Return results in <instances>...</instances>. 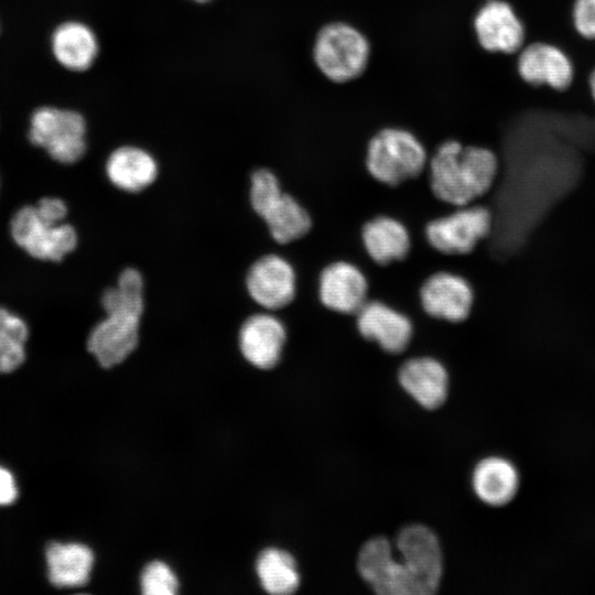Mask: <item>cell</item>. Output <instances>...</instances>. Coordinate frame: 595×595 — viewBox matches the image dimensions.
<instances>
[{
  "label": "cell",
  "instance_id": "obj_1",
  "mask_svg": "<svg viewBox=\"0 0 595 595\" xmlns=\"http://www.w3.org/2000/svg\"><path fill=\"white\" fill-rule=\"evenodd\" d=\"M498 167V158L489 148L447 140L429 160L430 190L445 204L466 206L489 192Z\"/></svg>",
  "mask_w": 595,
  "mask_h": 595
},
{
  "label": "cell",
  "instance_id": "obj_2",
  "mask_svg": "<svg viewBox=\"0 0 595 595\" xmlns=\"http://www.w3.org/2000/svg\"><path fill=\"white\" fill-rule=\"evenodd\" d=\"M249 199L253 212L266 223L272 239L286 245L306 236L313 226L307 209L282 191L278 176L269 169L251 173Z\"/></svg>",
  "mask_w": 595,
  "mask_h": 595
},
{
  "label": "cell",
  "instance_id": "obj_3",
  "mask_svg": "<svg viewBox=\"0 0 595 595\" xmlns=\"http://www.w3.org/2000/svg\"><path fill=\"white\" fill-rule=\"evenodd\" d=\"M428 160L424 145L412 132L388 127L368 141L365 164L375 181L396 187L420 176Z\"/></svg>",
  "mask_w": 595,
  "mask_h": 595
},
{
  "label": "cell",
  "instance_id": "obj_4",
  "mask_svg": "<svg viewBox=\"0 0 595 595\" xmlns=\"http://www.w3.org/2000/svg\"><path fill=\"white\" fill-rule=\"evenodd\" d=\"M400 558L394 561L402 595L434 594L442 578V550L435 533L425 526L404 527L396 540Z\"/></svg>",
  "mask_w": 595,
  "mask_h": 595
},
{
  "label": "cell",
  "instance_id": "obj_5",
  "mask_svg": "<svg viewBox=\"0 0 595 595\" xmlns=\"http://www.w3.org/2000/svg\"><path fill=\"white\" fill-rule=\"evenodd\" d=\"M369 56L367 37L348 23H327L315 36L314 63L334 83L343 84L359 77L367 68Z\"/></svg>",
  "mask_w": 595,
  "mask_h": 595
},
{
  "label": "cell",
  "instance_id": "obj_6",
  "mask_svg": "<svg viewBox=\"0 0 595 595\" xmlns=\"http://www.w3.org/2000/svg\"><path fill=\"white\" fill-rule=\"evenodd\" d=\"M29 139L53 160L63 164L76 163L87 148L85 118L71 109L39 107L30 118Z\"/></svg>",
  "mask_w": 595,
  "mask_h": 595
},
{
  "label": "cell",
  "instance_id": "obj_7",
  "mask_svg": "<svg viewBox=\"0 0 595 595\" xmlns=\"http://www.w3.org/2000/svg\"><path fill=\"white\" fill-rule=\"evenodd\" d=\"M491 226L490 210L485 206L469 204L428 221L424 235L429 245L437 252L465 256L489 235Z\"/></svg>",
  "mask_w": 595,
  "mask_h": 595
},
{
  "label": "cell",
  "instance_id": "obj_8",
  "mask_svg": "<svg viewBox=\"0 0 595 595\" xmlns=\"http://www.w3.org/2000/svg\"><path fill=\"white\" fill-rule=\"evenodd\" d=\"M11 235L17 245L40 260L61 261L77 245V234L72 225L43 220L35 206H25L15 213Z\"/></svg>",
  "mask_w": 595,
  "mask_h": 595
},
{
  "label": "cell",
  "instance_id": "obj_9",
  "mask_svg": "<svg viewBox=\"0 0 595 595\" xmlns=\"http://www.w3.org/2000/svg\"><path fill=\"white\" fill-rule=\"evenodd\" d=\"M87 338V349L104 368L121 364L136 349L142 314L123 309L105 312Z\"/></svg>",
  "mask_w": 595,
  "mask_h": 595
},
{
  "label": "cell",
  "instance_id": "obj_10",
  "mask_svg": "<svg viewBox=\"0 0 595 595\" xmlns=\"http://www.w3.org/2000/svg\"><path fill=\"white\" fill-rule=\"evenodd\" d=\"M246 289L253 302L264 310H282L295 299V270L285 258L274 253L264 255L248 269Z\"/></svg>",
  "mask_w": 595,
  "mask_h": 595
},
{
  "label": "cell",
  "instance_id": "obj_11",
  "mask_svg": "<svg viewBox=\"0 0 595 595\" xmlns=\"http://www.w3.org/2000/svg\"><path fill=\"white\" fill-rule=\"evenodd\" d=\"M419 298L425 314L453 324L466 321L474 305V292L469 282L447 271L430 274L420 286Z\"/></svg>",
  "mask_w": 595,
  "mask_h": 595
},
{
  "label": "cell",
  "instance_id": "obj_12",
  "mask_svg": "<svg viewBox=\"0 0 595 595\" xmlns=\"http://www.w3.org/2000/svg\"><path fill=\"white\" fill-rule=\"evenodd\" d=\"M368 281L364 272L354 263L336 260L320 272L317 296L328 311L355 315L368 301Z\"/></svg>",
  "mask_w": 595,
  "mask_h": 595
},
{
  "label": "cell",
  "instance_id": "obj_13",
  "mask_svg": "<svg viewBox=\"0 0 595 595\" xmlns=\"http://www.w3.org/2000/svg\"><path fill=\"white\" fill-rule=\"evenodd\" d=\"M473 25L479 45L487 52L513 54L523 47L524 25L505 0H487Z\"/></svg>",
  "mask_w": 595,
  "mask_h": 595
},
{
  "label": "cell",
  "instance_id": "obj_14",
  "mask_svg": "<svg viewBox=\"0 0 595 595\" xmlns=\"http://www.w3.org/2000/svg\"><path fill=\"white\" fill-rule=\"evenodd\" d=\"M355 316L356 328L364 339L376 342L388 354H400L408 348L413 324L402 312L385 302L370 300Z\"/></svg>",
  "mask_w": 595,
  "mask_h": 595
},
{
  "label": "cell",
  "instance_id": "obj_15",
  "mask_svg": "<svg viewBox=\"0 0 595 595\" xmlns=\"http://www.w3.org/2000/svg\"><path fill=\"white\" fill-rule=\"evenodd\" d=\"M520 78L531 86L547 85L562 91L574 79L570 57L558 46L547 42H532L520 50L517 60Z\"/></svg>",
  "mask_w": 595,
  "mask_h": 595
},
{
  "label": "cell",
  "instance_id": "obj_16",
  "mask_svg": "<svg viewBox=\"0 0 595 595\" xmlns=\"http://www.w3.org/2000/svg\"><path fill=\"white\" fill-rule=\"evenodd\" d=\"M286 336L284 324L275 315L257 313L241 324L238 343L248 363L267 370L280 361Z\"/></svg>",
  "mask_w": 595,
  "mask_h": 595
},
{
  "label": "cell",
  "instance_id": "obj_17",
  "mask_svg": "<svg viewBox=\"0 0 595 595\" xmlns=\"http://www.w3.org/2000/svg\"><path fill=\"white\" fill-rule=\"evenodd\" d=\"M398 380L402 389L425 409H436L446 400L448 374L433 357L408 359L399 369Z\"/></svg>",
  "mask_w": 595,
  "mask_h": 595
},
{
  "label": "cell",
  "instance_id": "obj_18",
  "mask_svg": "<svg viewBox=\"0 0 595 595\" xmlns=\"http://www.w3.org/2000/svg\"><path fill=\"white\" fill-rule=\"evenodd\" d=\"M360 238L369 258L381 267L404 260L411 250L408 228L388 215L367 220L361 227Z\"/></svg>",
  "mask_w": 595,
  "mask_h": 595
},
{
  "label": "cell",
  "instance_id": "obj_19",
  "mask_svg": "<svg viewBox=\"0 0 595 595\" xmlns=\"http://www.w3.org/2000/svg\"><path fill=\"white\" fill-rule=\"evenodd\" d=\"M109 182L128 193H139L158 177L159 166L151 153L134 145L115 149L105 165Z\"/></svg>",
  "mask_w": 595,
  "mask_h": 595
},
{
  "label": "cell",
  "instance_id": "obj_20",
  "mask_svg": "<svg viewBox=\"0 0 595 595\" xmlns=\"http://www.w3.org/2000/svg\"><path fill=\"white\" fill-rule=\"evenodd\" d=\"M94 31L83 22L65 21L51 35V51L56 62L71 72L90 68L98 55Z\"/></svg>",
  "mask_w": 595,
  "mask_h": 595
},
{
  "label": "cell",
  "instance_id": "obj_21",
  "mask_svg": "<svg viewBox=\"0 0 595 595\" xmlns=\"http://www.w3.org/2000/svg\"><path fill=\"white\" fill-rule=\"evenodd\" d=\"M48 577L57 587L85 585L90 576L94 553L82 543L54 542L47 547Z\"/></svg>",
  "mask_w": 595,
  "mask_h": 595
},
{
  "label": "cell",
  "instance_id": "obj_22",
  "mask_svg": "<svg viewBox=\"0 0 595 595\" xmlns=\"http://www.w3.org/2000/svg\"><path fill=\"white\" fill-rule=\"evenodd\" d=\"M391 543L385 537L368 540L360 549L357 567L364 581L380 595H400Z\"/></svg>",
  "mask_w": 595,
  "mask_h": 595
},
{
  "label": "cell",
  "instance_id": "obj_23",
  "mask_svg": "<svg viewBox=\"0 0 595 595\" xmlns=\"http://www.w3.org/2000/svg\"><path fill=\"white\" fill-rule=\"evenodd\" d=\"M472 483L480 500L491 506H501L515 496L518 474L510 462L500 457H487L476 465Z\"/></svg>",
  "mask_w": 595,
  "mask_h": 595
},
{
  "label": "cell",
  "instance_id": "obj_24",
  "mask_svg": "<svg viewBox=\"0 0 595 595\" xmlns=\"http://www.w3.org/2000/svg\"><path fill=\"white\" fill-rule=\"evenodd\" d=\"M256 571L266 592L273 595H288L300 585V575L293 556L283 550L268 548L256 563Z\"/></svg>",
  "mask_w": 595,
  "mask_h": 595
},
{
  "label": "cell",
  "instance_id": "obj_25",
  "mask_svg": "<svg viewBox=\"0 0 595 595\" xmlns=\"http://www.w3.org/2000/svg\"><path fill=\"white\" fill-rule=\"evenodd\" d=\"M140 583L145 595H174L178 588L175 574L161 561H153L144 567Z\"/></svg>",
  "mask_w": 595,
  "mask_h": 595
},
{
  "label": "cell",
  "instance_id": "obj_26",
  "mask_svg": "<svg viewBox=\"0 0 595 595\" xmlns=\"http://www.w3.org/2000/svg\"><path fill=\"white\" fill-rule=\"evenodd\" d=\"M572 22L583 39L595 40V0H574Z\"/></svg>",
  "mask_w": 595,
  "mask_h": 595
},
{
  "label": "cell",
  "instance_id": "obj_27",
  "mask_svg": "<svg viewBox=\"0 0 595 595\" xmlns=\"http://www.w3.org/2000/svg\"><path fill=\"white\" fill-rule=\"evenodd\" d=\"M24 358V343L0 332V374L15 370Z\"/></svg>",
  "mask_w": 595,
  "mask_h": 595
},
{
  "label": "cell",
  "instance_id": "obj_28",
  "mask_svg": "<svg viewBox=\"0 0 595 595\" xmlns=\"http://www.w3.org/2000/svg\"><path fill=\"white\" fill-rule=\"evenodd\" d=\"M35 209L39 216L50 224H61L67 215L66 204L56 197L42 198Z\"/></svg>",
  "mask_w": 595,
  "mask_h": 595
},
{
  "label": "cell",
  "instance_id": "obj_29",
  "mask_svg": "<svg viewBox=\"0 0 595 595\" xmlns=\"http://www.w3.org/2000/svg\"><path fill=\"white\" fill-rule=\"evenodd\" d=\"M0 332L21 343H25L29 336V328L24 321L2 307H0Z\"/></svg>",
  "mask_w": 595,
  "mask_h": 595
},
{
  "label": "cell",
  "instance_id": "obj_30",
  "mask_svg": "<svg viewBox=\"0 0 595 595\" xmlns=\"http://www.w3.org/2000/svg\"><path fill=\"white\" fill-rule=\"evenodd\" d=\"M17 496L18 488L12 474L0 466V506L12 504Z\"/></svg>",
  "mask_w": 595,
  "mask_h": 595
},
{
  "label": "cell",
  "instance_id": "obj_31",
  "mask_svg": "<svg viewBox=\"0 0 595 595\" xmlns=\"http://www.w3.org/2000/svg\"><path fill=\"white\" fill-rule=\"evenodd\" d=\"M588 87H589L591 95L595 101V67L593 68V71L591 72L588 76Z\"/></svg>",
  "mask_w": 595,
  "mask_h": 595
},
{
  "label": "cell",
  "instance_id": "obj_32",
  "mask_svg": "<svg viewBox=\"0 0 595 595\" xmlns=\"http://www.w3.org/2000/svg\"><path fill=\"white\" fill-rule=\"evenodd\" d=\"M193 1L203 3V2H207L209 0H193Z\"/></svg>",
  "mask_w": 595,
  "mask_h": 595
}]
</instances>
